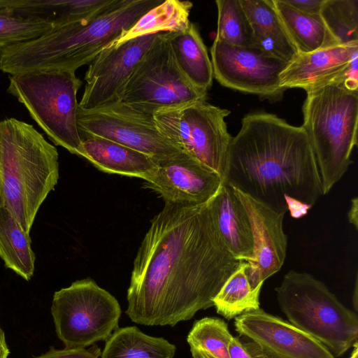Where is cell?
Masks as SVG:
<instances>
[{"mask_svg": "<svg viewBox=\"0 0 358 358\" xmlns=\"http://www.w3.org/2000/svg\"><path fill=\"white\" fill-rule=\"evenodd\" d=\"M208 201L165 203L150 221L135 257L125 313L137 324L171 326L213 306L242 261L229 252Z\"/></svg>", "mask_w": 358, "mask_h": 358, "instance_id": "1", "label": "cell"}, {"mask_svg": "<svg viewBox=\"0 0 358 358\" xmlns=\"http://www.w3.org/2000/svg\"><path fill=\"white\" fill-rule=\"evenodd\" d=\"M223 182L278 212L288 196L312 207L322 195L308 136L272 113L244 116L232 138Z\"/></svg>", "mask_w": 358, "mask_h": 358, "instance_id": "2", "label": "cell"}, {"mask_svg": "<svg viewBox=\"0 0 358 358\" xmlns=\"http://www.w3.org/2000/svg\"><path fill=\"white\" fill-rule=\"evenodd\" d=\"M162 0H117L91 20L72 23L30 41L0 48V70L10 76L76 71L122 38Z\"/></svg>", "mask_w": 358, "mask_h": 358, "instance_id": "3", "label": "cell"}, {"mask_svg": "<svg viewBox=\"0 0 358 358\" xmlns=\"http://www.w3.org/2000/svg\"><path fill=\"white\" fill-rule=\"evenodd\" d=\"M59 155L31 124L0 121V207L29 234L36 215L59 179Z\"/></svg>", "mask_w": 358, "mask_h": 358, "instance_id": "4", "label": "cell"}, {"mask_svg": "<svg viewBox=\"0 0 358 358\" xmlns=\"http://www.w3.org/2000/svg\"><path fill=\"white\" fill-rule=\"evenodd\" d=\"M306 92L303 124L316 160L322 195L329 192L352 163L357 145L358 90L340 78Z\"/></svg>", "mask_w": 358, "mask_h": 358, "instance_id": "5", "label": "cell"}, {"mask_svg": "<svg viewBox=\"0 0 358 358\" xmlns=\"http://www.w3.org/2000/svg\"><path fill=\"white\" fill-rule=\"evenodd\" d=\"M275 291L289 323L322 343L334 357L357 341V314L311 274L290 270Z\"/></svg>", "mask_w": 358, "mask_h": 358, "instance_id": "6", "label": "cell"}, {"mask_svg": "<svg viewBox=\"0 0 358 358\" xmlns=\"http://www.w3.org/2000/svg\"><path fill=\"white\" fill-rule=\"evenodd\" d=\"M83 82L75 72L47 71L9 76L7 92L15 96L57 145L82 157L77 127V93Z\"/></svg>", "mask_w": 358, "mask_h": 358, "instance_id": "7", "label": "cell"}, {"mask_svg": "<svg viewBox=\"0 0 358 358\" xmlns=\"http://www.w3.org/2000/svg\"><path fill=\"white\" fill-rule=\"evenodd\" d=\"M162 32L136 65L122 88L119 101L143 113L204 101L207 92L194 87L180 71L171 38Z\"/></svg>", "mask_w": 358, "mask_h": 358, "instance_id": "8", "label": "cell"}, {"mask_svg": "<svg viewBox=\"0 0 358 358\" xmlns=\"http://www.w3.org/2000/svg\"><path fill=\"white\" fill-rule=\"evenodd\" d=\"M51 313L65 348H86L106 341L118 328L121 308L110 293L86 278L55 292Z\"/></svg>", "mask_w": 358, "mask_h": 358, "instance_id": "9", "label": "cell"}, {"mask_svg": "<svg viewBox=\"0 0 358 358\" xmlns=\"http://www.w3.org/2000/svg\"><path fill=\"white\" fill-rule=\"evenodd\" d=\"M227 109L198 101L158 110L152 115L159 131L181 152L222 179L233 136L227 131Z\"/></svg>", "mask_w": 358, "mask_h": 358, "instance_id": "10", "label": "cell"}, {"mask_svg": "<svg viewBox=\"0 0 358 358\" xmlns=\"http://www.w3.org/2000/svg\"><path fill=\"white\" fill-rule=\"evenodd\" d=\"M76 123L81 138H106L141 152L155 162L181 152L159 131L152 115L120 101L92 109L78 105Z\"/></svg>", "mask_w": 358, "mask_h": 358, "instance_id": "11", "label": "cell"}, {"mask_svg": "<svg viewBox=\"0 0 358 358\" xmlns=\"http://www.w3.org/2000/svg\"><path fill=\"white\" fill-rule=\"evenodd\" d=\"M210 55L213 77L222 86L273 101L286 91L280 87L279 76L287 63L257 48L233 46L215 38Z\"/></svg>", "mask_w": 358, "mask_h": 358, "instance_id": "12", "label": "cell"}, {"mask_svg": "<svg viewBox=\"0 0 358 358\" xmlns=\"http://www.w3.org/2000/svg\"><path fill=\"white\" fill-rule=\"evenodd\" d=\"M160 34L143 35L103 49L88 64L79 106L92 109L119 101V95L136 65Z\"/></svg>", "mask_w": 358, "mask_h": 358, "instance_id": "13", "label": "cell"}, {"mask_svg": "<svg viewBox=\"0 0 358 358\" xmlns=\"http://www.w3.org/2000/svg\"><path fill=\"white\" fill-rule=\"evenodd\" d=\"M156 164L144 180L165 203L194 206L207 203L222 184L217 173L183 152Z\"/></svg>", "mask_w": 358, "mask_h": 358, "instance_id": "14", "label": "cell"}, {"mask_svg": "<svg viewBox=\"0 0 358 358\" xmlns=\"http://www.w3.org/2000/svg\"><path fill=\"white\" fill-rule=\"evenodd\" d=\"M233 189L248 213L252 229L254 250L245 272L252 289H256L262 287L284 264L287 247V236L283 230L285 213L274 210Z\"/></svg>", "mask_w": 358, "mask_h": 358, "instance_id": "15", "label": "cell"}, {"mask_svg": "<svg viewBox=\"0 0 358 358\" xmlns=\"http://www.w3.org/2000/svg\"><path fill=\"white\" fill-rule=\"evenodd\" d=\"M234 327L274 358H335L314 338L261 308L236 317Z\"/></svg>", "mask_w": 358, "mask_h": 358, "instance_id": "16", "label": "cell"}, {"mask_svg": "<svg viewBox=\"0 0 358 358\" xmlns=\"http://www.w3.org/2000/svg\"><path fill=\"white\" fill-rule=\"evenodd\" d=\"M358 52V43L298 54L280 73V87L305 91L338 78Z\"/></svg>", "mask_w": 358, "mask_h": 358, "instance_id": "17", "label": "cell"}, {"mask_svg": "<svg viewBox=\"0 0 358 358\" xmlns=\"http://www.w3.org/2000/svg\"><path fill=\"white\" fill-rule=\"evenodd\" d=\"M208 204L216 229L229 252L240 261L251 260L252 229L248 213L233 187L222 182Z\"/></svg>", "mask_w": 358, "mask_h": 358, "instance_id": "18", "label": "cell"}, {"mask_svg": "<svg viewBox=\"0 0 358 358\" xmlns=\"http://www.w3.org/2000/svg\"><path fill=\"white\" fill-rule=\"evenodd\" d=\"M252 29L257 48L289 63L298 52L292 42L273 0H240Z\"/></svg>", "mask_w": 358, "mask_h": 358, "instance_id": "19", "label": "cell"}, {"mask_svg": "<svg viewBox=\"0 0 358 358\" xmlns=\"http://www.w3.org/2000/svg\"><path fill=\"white\" fill-rule=\"evenodd\" d=\"M82 147V157L108 173L145 180L157 166L151 157L106 138L83 137Z\"/></svg>", "mask_w": 358, "mask_h": 358, "instance_id": "20", "label": "cell"}, {"mask_svg": "<svg viewBox=\"0 0 358 358\" xmlns=\"http://www.w3.org/2000/svg\"><path fill=\"white\" fill-rule=\"evenodd\" d=\"M171 43L182 73L194 87L208 92L214 78L213 66L196 25L190 22L185 30L173 32Z\"/></svg>", "mask_w": 358, "mask_h": 358, "instance_id": "21", "label": "cell"}, {"mask_svg": "<svg viewBox=\"0 0 358 358\" xmlns=\"http://www.w3.org/2000/svg\"><path fill=\"white\" fill-rule=\"evenodd\" d=\"M277 13L298 54L339 45L320 14L303 13L284 0H273Z\"/></svg>", "mask_w": 358, "mask_h": 358, "instance_id": "22", "label": "cell"}, {"mask_svg": "<svg viewBox=\"0 0 358 358\" xmlns=\"http://www.w3.org/2000/svg\"><path fill=\"white\" fill-rule=\"evenodd\" d=\"M176 347L135 326L117 328L106 340L100 358H173Z\"/></svg>", "mask_w": 358, "mask_h": 358, "instance_id": "23", "label": "cell"}, {"mask_svg": "<svg viewBox=\"0 0 358 358\" xmlns=\"http://www.w3.org/2000/svg\"><path fill=\"white\" fill-rule=\"evenodd\" d=\"M0 258L6 268L26 280L34 275L35 255L29 234L26 233L13 215L0 207Z\"/></svg>", "mask_w": 358, "mask_h": 358, "instance_id": "24", "label": "cell"}, {"mask_svg": "<svg viewBox=\"0 0 358 358\" xmlns=\"http://www.w3.org/2000/svg\"><path fill=\"white\" fill-rule=\"evenodd\" d=\"M192 6L187 1H163L145 13L122 38L112 44L147 34L183 31L191 22L189 16Z\"/></svg>", "mask_w": 358, "mask_h": 358, "instance_id": "25", "label": "cell"}, {"mask_svg": "<svg viewBox=\"0 0 358 358\" xmlns=\"http://www.w3.org/2000/svg\"><path fill=\"white\" fill-rule=\"evenodd\" d=\"M248 263L242 261L213 299L217 313L227 320L259 308L262 287L252 289L246 275Z\"/></svg>", "mask_w": 358, "mask_h": 358, "instance_id": "26", "label": "cell"}, {"mask_svg": "<svg viewBox=\"0 0 358 358\" xmlns=\"http://www.w3.org/2000/svg\"><path fill=\"white\" fill-rule=\"evenodd\" d=\"M232 337L223 320L207 317L194 323L187 341L192 358H230L229 343Z\"/></svg>", "mask_w": 358, "mask_h": 358, "instance_id": "27", "label": "cell"}, {"mask_svg": "<svg viewBox=\"0 0 358 358\" xmlns=\"http://www.w3.org/2000/svg\"><path fill=\"white\" fill-rule=\"evenodd\" d=\"M216 39L233 46L256 48L252 29L240 0H217Z\"/></svg>", "mask_w": 358, "mask_h": 358, "instance_id": "28", "label": "cell"}, {"mask_svg": "<svg viewBox=\"0 0 358 358\" xmlns=\"http://www.w3.org/2000/svg\"><path fill=\"white\" fill-rule=\"evenodd\" d=\"M320 15L339 45L358 43L357 0H324Z\"/></svg>", "mask_w": 358, "mask_h": 358, "instance_id": "29", "label": "cell"}, {"mask_svg": "<svg viewBox=\"0 0 358 358\" xmlns=\"http://www.w3.org/2000/svg\"><path fill=\"white\" fill-rule=\"evenodd\" d=\"M55 28L48 20L0 9V48L35 40Z\"/></svg>", "mask_w": 358, "mask_h": 358, "instance_id": "30", "label": "cell"}, {"mask_svg": "<svg viewBox=\"0 0 358 358\" xmlns=\"http://www.w3.org/2000/svg\"><path fill=\"white\" fill-rule=\"evenodd\" d=\"M100 349L96 347L90 349L57 350L51 347L50 350L40 356L34 358H100Z\"/></svg>", "mask_w": 358, "mask_h": 358, "instance_id": "31", "label": "cell"}, {"mask_svg": "<svg viewBox=\"0 0 358 358\" xmlns=\"http://www.w3.org/2000/svg\"><path fill=\"white\" fill-rule=\"evenodd\" d=\"M294 8L308 14H320L324 0H284Z\"/></svg>", "mask_w": 358, "mask_h": 358, "instance_id": "32", "label": "cell"}, {"mask_svg": "<svg viewBox=\"0 0 358 358\" xmlns=\"http://www.w3.org/2000/svg\"><path fill=\"white\" fill-rule=\"evenodd\" d=\"M285 200L287 210L294 218H300L306 215L308 210L312 208L311 206L288 196H285Z\"/></svg>", "mask_w": 358, "mask_h": 358, "instance_id": "33", "label": "cell"}, {"mask_svg": "<svg viewBox=\"0 0 358 358\" xmlns=\"http://www.w3.org/2000/svg\"><path fill=\"white\" fill-rule=\"evenodd\" d=\"M230 358H252L238 338L232 337L229 343Z\"/></svg>", "mask_w": 358, "mask_h": 358, "instance_id": "34", "label": "cell"}, {"mask_svg": "<svg viewBox=\"0 0 358 358\" xmlns=\"http://www.w3.org/2000/svg\"><path fill=\"white\" fill-rule=\"evenodd\" d=\"M252 358H274L252 341L243 343Z\"/></svg>", "mask_w": 358, "mask_h": 358, "instance_id": "35", "label": "cell"}, {"mask_svg": "<svg viewBox=\"0 0 358 358\" xmlns=\"http://www.w3.org/2000/svg\"><path fill=\"white\" fill-rule=\"evenodd\" d=\"M348 222L352 224L356 229L358 227V199L355 197L351 199L350 208L348 213Z\"/></svg>", "mask_w": 358, "mask_h": 358, "instance_id": "36", "label": "cell"}, {"mask_svg": "<svg viewBox=\"0 0 358 358\" xmlns=\"http://www.w3.org/2000/svg\"><path fill=\"white\" fill-rule=\"evenodd\" d=\"M10 353L8 348L5 334L1 329H0V358H8Z\"/></svg>", "mask_w": 358, "mask_h": 358, "instance_id": "37", "label": "cell"}, {"mask_svg": "<svg viewBox=\"0 0 358 358\" xmlns=\"http://www.w3.org/2000/svg\"><path fill=\"white\" fill-rule=\"evenodd\" d=\"M352 301H353L355 309L356 310H357V278H356L354 296L352 297Z\"/></svg>", "mask_w": 358, "mask_h": 358, "instance_id": "38", "label": "cell"}, {"mask_svg": "<svg viewBox=\"0 0 358 358\" xmlns=\"http://www.w3.org/2000/svg\"><path fill=\"white\" fill-rule=\"evenodd\" d=\"M354 349L351 355L348 358H358V345L357 341H356L353 345Z\"/></svg>", "mask_w": 358, "mask_h": 358, "instance_id": "39", "label": "cell"}]
</instances>
